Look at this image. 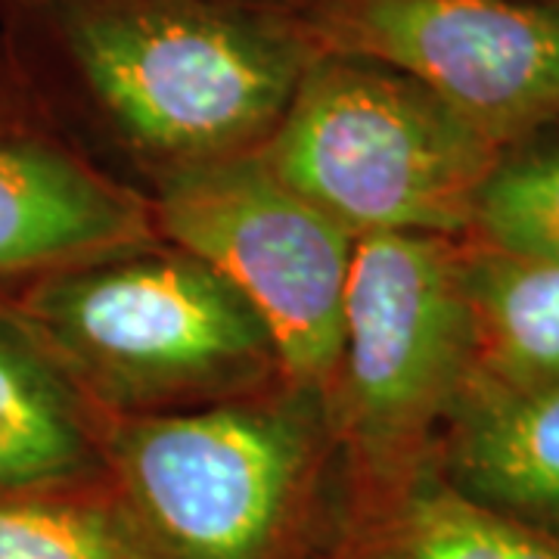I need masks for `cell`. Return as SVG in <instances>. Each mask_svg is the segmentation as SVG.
<instances>
[{"label": "cell", "instance_id": "cell-14", "mask_svg": "<svg viewBox=\"0 0 559 559\" xmlns=\"http://www.w3.org/2000/svg\"><path fill=\"white\" fill-rule=\"evenodd\" d=\"M466 240L559 264V138L544 131L500 156Z\"/></svg>", "mask_w": 559, "mask_h": 559}, {"label": "cell", "instance_id": "cell-1", "mask_svg": "<svg viewBox=\"0 0 559 559\" xmlns=\"http://www.w3.org/2000/svg\"><path fill=\"white\" fill-rule=\"evenodd\" d=\"M0 40L44 112L150 200L255 156L320 53L259 0H0Z\"/></svg>", "mask_w": 559, "mask_h": 559}, {"label": "cell", "instance_id": "cell-11", "mask_svg": "<svg viewBox=\"0 0 559 559\" xmlns=\"http://www.w3.org/2000/svg\"><path fill=\"white\" fill-rule=\"evenodd\" d=\"M336 559H559V544L466 498L429 463L342 510Z\"/></svg>", "mask_w": 559, "mask_h": 559}, {"label": "cell", "instance_id": "cell-7", "mask_svg": "<svg viewBox=\"0 0 559 559\" xmlns=\"http://www.w3.org/2000/svg\"><path fill=\"white\" fill-rule=\"evenodd\" d=\"M299 20L320 50L419 81L500 153L559 124V3L314 0Z\"/></svg>", "mask_w": 559, "mask_h": 559}, {"label": "cell", "instance_id": "cell-17", "mask_svg": "<svg viewBox=\"0 0 559 559\" xmlns=\"http://www.w3.org/2000/svg\"><path fill=\"white\" fill-rule=\"evenodd\" d=\"M550 3H559V0H550Z\"/></svg>", "mask_w": 559, "mask_h": 559}, {"label": "cell", "instance_id": "cell-3", "mask_svg": "<svg viewBox=\"0 0 559 559\" xmlns=\"http://www.w3.org/2000/svg\"><path fill=\"white\" fill-rule=\"evenodd\" d=\"M10 305L103 419L187 414L289 380L240 293L162 237L69 264Z\"/></svg>", "mask_w": 559, "mask_h": 559}, {"label": "cell", "instance_id": "cell-6", "mask_svg": "<svg viewBox=\"0 0 559 559\" xmlns=\"http://www.w3.org/2000/svg\"><path fill=\"white\" fill-rule=\"evenodd\" d=\"M146 202L162 240L205 261L259 314L286 377L326 399L358 237L259 153L183 175Z\"/></svg>", "mask_w": 559, "mask_h": 559}, {"label": "cell", "instance_id": "cell-5", "mask_svg": "<svg viewBox=\"0 0 559 559\" xmlns=\"http://www.w3.org/2000/svg\"><path fill=\"white\" fill-rule=\"evenodd\" d=\"M469 377L463 240L358 237L326 392L345 503L382 495L432 463Z\"/></svg>", "mask_w": 559, "mask_h": 559}, {"label": "cell", "instance_id": "cell-18", "mask_svg": "<svg viewBox=\"0 0 559 559\" xmlns=\"http://www.w3.org/2000/svg\"><path fill=\"white\" fill-rule=\"evenodd\" d=\"M311 3H314V0H311Z\"/></svg>", "mask_w": 559, "mask_h": 559}, {"label": "cell", "instance_id": "cell-10", "mask_svg": "<svg viewBox=\"0 0 559 559\" xmlns=\"http://www.w3.org/2000/svg\"><path fill=\"white\" fill-rule=\"evenodd\" d=\"M103 423L38 333L0 299V498L106 481Z\"/></svg>", "mask_w": 559, "mask_h": 559}, {"label": "cell", "instance_id": "cell-4", "mask_svg": "<svg viewBox=\"0 0 559 559\" xmlns=\"http://www.w3.org/2000/svg\"><path fill=\"white\" fill-rule=\"evenodd\" d=\"M259 156L355 237L466 240L503 153L411 75L320 50Z\"/></svg>", "mask_w": 559, "mask_h": 559}, {"label": "cell", "instance_id": "cell-12", "mask_svg": "<svg viewBox=\"0 0 559 559\" xmlns=\"http://www.w3.org/2000/svg\"><path fill=\"white\" fill-rule=\"evenodd\" d=\"M473 314L469 389H535L559 380V264L463 240Z\"/></svg>", "mask_w": 559, "mask_h": 559}, {"label": "cell", "instance_id": "cell-2", "mask_svg": "<svg viewBox=\"0 0 559 559\" xmlns=\"http://www.w3.org/2000/svg\"><path fill=\"white\" fill-rule=\"evenodd\" d=\"M106 488L143 559H323L340 538V444L318 389L103 423Z\"/></svg>", "mask_w": 559, "mask_h": 559}, {"label": "cell", "instance_id": "cell-13", "mask_svg": "<svg viewBox=\"0 0 559 559\" xmlns=\"http://www.w3.org/2000/svg\"><path fill=\"white\" fill-rule=\"evenodd\" d=\"M0 559H143L106 481L0 498Z\"/></svg>", "mask_w": 559, "mask_h": 559}, {"label": "cell", "instance_id": "cell-15", "mask_svg": "<svg viewBox=\"0 0 559 559\" xmlns=\"http://www.w3.org/2000/svg\"><path fill=\"white\" fill-rule=\"evenodd\" d=\"M259 3H267V7H280V10H289V13H301L311 0H259Z\"/></svg>", "mask_w": 559, "mask_h": 559}, {"label": "cell", "instance_id": "cell-9", "mask_svg": "<svg viewBox=\"0 0 559 559\" xmlns=\"http://www.w3.org/2000/svg\"><path fill=\"white\" fill-rule=\"evenodd\" d=\"M432 466L466 498L559 544V380L469 389L441 429Z\"/></svg>", "mask_w": 559, "mask_h": 559}, {"label": "cell", "instance_id": "cell-16", "mask_svg": "<svg viewBox=\"0 0 559 559\" xmlns=\"http://www.w3.org/2000/svg\"><path fill=\"white\" fill-rule=\"evenodd\" d=\"M323 559H336V544H333V550H330V554H326Z\"/></svg>", "mask_w": 559, "mask_h": 559}, {"label": "cell", "instance_id": "cell-8", "mask_svg": "<svg viewBox=\"0 0 559 559\" xmlns=\"http://www.w3.org/2000/svg\"><path fill=\"white\" fill-rule=\"evenodd\" d=\"M153 237L150 202L62 134L0 40V299Z\"/></svg>", "mask_w": 559, "mask_h": 559}]
</instances>
